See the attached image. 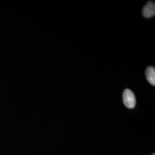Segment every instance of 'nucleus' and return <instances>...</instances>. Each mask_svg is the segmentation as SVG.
Wrapping results in <instances>:
<instances>
[{
    "instance_id": "nucleus-2",
    "label": "nucleus",
    "mask_w": 155,
    "mask_h": 155,
    "mask_svg": "<svg viewBox=\"0 0 155 155\" xmlns=\"http://www.w3.org/2000/svg\"><path fill=\"white\" fill-rule=\"evenodd\" d=\"M143 15L145 18H150L155 15V4L154 2L149 1L143 9Z\"/></svg>"
},
{
    "instance_id": "nucleus-1",
    "label": "nucleus",
    "mask_w": 155,
    "mask_h": 155,
    "mask_svg": "<svg viewBox=\"0 0 155 155\" xmlns=\"http://www.w3.org/2000/svg\"><path fill=\"white\" fill-rule=\"evenodd\" d=\"M122 100L125 106L129 109H133L136 106V97L134 94L129 89L124 90L122 94Z\"/></svg>"
},
{
    "instance_id": "nucleus-4",
    "label": "nucleus",
    "mask_w": 155,
    "mask_h": 155,
    "mask_svg": "<svg viewBox=\"0 0 155 155\" xmlns=\"http://www.w3.org/2000/svg\"><path fill=\"white\" fill-rule=\"evenodd\" d=\"M152 155H155V153H153V154H152Z\"/></svg>"
},
{
    "instance_id": "nucleus-3",
    "label": "nucleus",
    "mask_w": 155,
    "mask_h": 155,
    "mask_svg": "<svg viewBox=\"0 0 155 155\" xmlns=\"http://www.w3.org/2000/svg\"><path fill=\"white\" fill-rule=\"evenodd\" d=\"M145 77L149 83L152 85H155V68L154 67H147L145 71Z\"/></svg>"
}]
</instances>
